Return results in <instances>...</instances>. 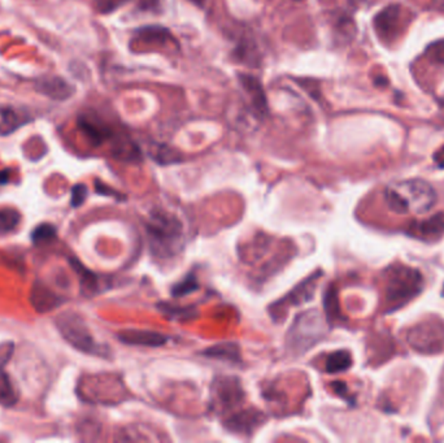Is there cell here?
I'll return each mask as SVG.
<instances>
[{
  "label": "cell",
  "mask_w": 444,
  "mask_h": 443,
  "mask_svg": "<svg viewBox=\"0 0 444 443\" xmlns=\"http://www.w3.org/2000/svg\"><path fill=\"white\" fill-rule=\"evenodd\" d=\"M384 197L387 207L397 215H425L436 203L434 187L420 178L390 184Z\"/></svg>",
  "instance_id": "6da1fadb"
},
{
  "label": "cell",
  "mask_w": 444,
  "mask_h": 443,
  "mask_svg": "<svg viewBox=\"0 0 444 443\" xmlns=\"http://www.w3.org/2000/svg\"><path fill=\"white\" fill-rule=\"evenodd\" d=\"M152 252L162 257H173L184 246L182 224L173 216L164 212L152 213L146 225Z\"/></svg>",
  "instance_id": "7a4b0ae2"
},
{
  "label": "cell",
  "mask_w": 444,
  "mask_h": 443,
  "mask_svg": "<svg viewBox=\"0 0 444 443\" xmlns=\"http://www.w3.org/2000/svg\"><path fill=\"white\" fill-rule=\"evenodd\" d=\"M423 283L419 269L392 266L386 272V301L392 308L407 304L422 292Z\"/></svg>",
  "instance_id": "3957f363"
},
{
  "label": "cell",
  "mask_w": 444,
  "mask_h": 443,
  "mask_svg": "<svg viewBox=\"0 0 444 443\" xmlns=\"http://www.w3.org/2000/svg\"><path fill=\"white\" fill-rule=\"evenodd\" d=\"M56 325L61 336L77 350L104 356V352L102 350L103 347L93 341V337L81 316L74 312H65L58 316Z\"/></svg>",
  "instance_id": "277c9868"
},
{
  "label": "cell",
  "mask_w": 444,
  "mask_h": 443,
  "mask_svg": "<svg viewBox=\"0 0 444 443\" xmlns=\"http://www.w3.org/2000/svg\"><path fill=\"white\" fill-rule=\"evenodd\" d=\"M407 341L421 354L441 352L444 350V325L436 320L423 321L409 330Z\"/></svg>",
  "instance_id": "5b68a950"
},
{
  "label": "cell",
  "mask_w": 444,
  "mask_h": 443,
  "mask_svg": "<svg viewBox=\"0 0 444 443\" xmlns=\"http://www.w3.org/2000/svg\"><path fill=\"white\" fill-rule=\"evenodd\" d=\"M78 128L82 134L93 146H102L107 140H113L115 134L100 118L91 114H83L78 117Z\"/></svg>",
  "instance_id": "8992f818"
},
{
  "label": "cell",
  "mask_w": 444,
  "mask_h": 443,
  "mask_svg": "<svg viewBox=\"0 0 444 443\" xmlns=\"http://www.w3.org/2000/svg\"><path fill=\"white\" fill-rule=\"evenodd\" d=\"M238 80L241 82V86L243 87V90L248 95L256 117L263 118V117L267 116L269 112L268 99H267V95L264 91L263 83L256 77L249 76V74H243V73H241L238 76Z\"/></svg>",
  "instance_id": "52a82bcc"
},
{
  "label": "cell",
  "mask_w": 444,
  "mask_h": 443,
  "mask_svg": "<svg viewBox=\"0 0 444 443\" xmlns=\"http://www.w3.org/2000/svg\"><path fill=\"white\" fill-rule=\"evenodd\" d=\"M35 90L54 100H67L76 91L74 86L58 76H46L35 82Z\"/></svg>",
  "instance_id": "ba28073f"
},
{
  "label": "cell",
  "mask_w": 444,
  "mask_h": 443,
  "mask_svg": "<svg viewBox=\"0 0 444 443\" xmlns=\"http://www.w3.org/2000/svg\"><path fill=\"white\" fill-rule=\"evenodd\" d=\"M30 302L38 312H48L63 303L61 298L43 283H35L30 294Z\"/></svg>",
  "instance_id": "9c48e42d"
},
{
  "label": "cell",
  "mask_w": 444,
  "mask_h": 443,
  "mask_svg": "<svg viewBox=\"0 0 444 443\" xmlns=\"http://www.w3.org/2000/svg\"><path fill=\"white\" fill-rule=\"evenodd\" d=\"M118 338L124 343L135 345V346H150V347H159L166 343L168 337L162 333L156 332H147V330H130L121 333Z\"/></svg>",
  "instance_id": "30bf717a"
},
{
  "label": "cell",
  "mask_w": 444,
  "mask_h": 443,
  "mask_svg": "<svg viewBox=\"0 0 444 443\" xmlns=\"http://www.w3.org/2000/svg\"><path fill=\"white\" fill-rule=\"evenodd\" d=\"M29 118L10 105H0V136H10L26 124Z\"/></svg>",
  "instance_id": "8fae6325"
},
{
  "label": "cell",
  "mask_w": 444,
  "mask_h": 443,
  "mask_svg": "<svg viewBox=\"0 0 444 443\" xmlns=\"http://www.w3.org/2000/svg\"><path fill=\"white\" fill-rule=\"evenodd\" d=\"M134 41L138 43H144V45H152V43H160L165 45L166 42H173L175 43L173 35L168 29L163 26H144L135 30L134 34Z\"/></svg>",
  "instance_id": "7c38bea8"
},
{
  "label": "cell",
  "mask_w": 444,
  "mask_h": 443,
  "mask_svg": "<svg viewBox=\"0 0 444 443\" xmlns=\"http://www.w3.org/2000/svg\"><path fill=\"white\" fill-rule=\"evenodd\" d=\"M399 17L400 8L397 6H391L386 8L385 11L381 12L374 20V26L378 35L382 38H388L394 32H397Z\"/></svg>",
  "instance_id": "4fadbf2b"
},
{
  "label": "cell",
  "mask_w": 444,
  "mask_h": 443,
  "mask_svg": "<svg viewBox=\"0 0 444 443\" xmlns=\"http://www.w3.org/2000/svg\"><path fill=\"white\" fill-rule=\"evenodd\" d=\"M17 400H19V394L14 386L12 385L10 376L0 367V404L10 407L16 404Z\"/></svg>",
  "instance_id": "5bb4252c"
},
{
  "label": "cell",
  "mask_w": 444,
  "mask_h": 443,
  "mask_svg": "<svg viewBox=\"0 0 444 443\" xmlns=\"http://www.w3.org/2000/svg\"><path fill=\"white\" fill-rule=\"evenodd\" d=\"M203 355L210 358H219V359H226L230 362H238L241 359L239 356V347L235 343H220L214 347H210L203 352Z\"/></svg>",
  "instance_id": "9a60e30c"
},
{
  "label": "cell",
  "mask_w": 444,
  "mask_h": 443,
  "mask_svg": "<svg viewBox=\"0 0 444 443\" xmlns=\"http://www.w3.org/2000/svg\"><path fill=\"white\" fill-rule=\"evenodd\" d=\"M419 232L425 238L435 239L436 237H441L444 233V213H439L421 222L419 225Z\"/></svg>",
  "instance_id": "2e32d148"
},
{
  "label": "cell",
  "mask_w": 444,
  "mask_h": 443,
  "mask_svg": "<svg viewBox=\"0 0 444 443\" xmlns=\"http://www.w3.org/2000/svg\"><path fill=\"white\" fill-rule=\"evenodd\" d=\"M351 365L352 359L348 351H337L327 356L326 371L329 374H338L347 371Z\"/></svg>",
  "instance_id": "e0dca14e"
},
{
  "label": "cell",
  "mask_w": 444,
  "mask_h": 443,
  "mask_svg": "<svg viewBox=\"0 0 444 443\" xmlns=\"http://www.w3.org/2000/svg\"><path fill=\"white\" fill-rule=\"evenodd\" d=\"M73 268L76 269L77 274L80 276V281H81L82 289H83V292L90 295V294H93L96 292V286H98V280H96V276L91 273L90 270L85 268L82 266L81 263L76 259H71L70 260Z\"/></svg>",
  "instance_id": "ac0fdd59"
},
{
  "label": "cell",
  "mask_w": 444,
  "mask_h": 443,
  "mask_svg": "<svg viewBox=\"0 0 444 443\" xmlns=\"http://www.w3.org/2000/svg\"><path fill=\"white\" fill-rule=\"evenodd\" d=\"M21 222L20 212L14 208H1L0 210V235L12 233Z\"/></svg>",
  "instance_id": "d6986e66"
},
{
  "label": "cell",
  "mask_w": 444,
  "mask_h": 443,
  "mask_svg": "<svg viewBox=\"0 0 444 443\" xmlns=\"http://www.w3.org/2000/svg\"><path fill=\"white\" fill-rule=\"evenodd\" d=\"M56 228L51 224H41L38 225L34 229V232L32 233V241L35 245H42V244H47L52 239L56 238Z\"/></svg>",
  "instance_id": "ffe728a7"
},
{
  "label": "cell",
  "mask_w": 444,
  "mask_h": 443,
  "mask_svg": "<svg viewBox=\"0 0 444 443\" xmlns=\"http://www.w3.org/2000/svg\"><path fill=\"white\" fill-rule=\"evenodd\" d=\"M234 58L245 61V63H258V55L255 51V46L248 45V42H242L239 46L234 50Z\"/></svg>",
  "instance_id": "44dd1931"
},
{
  "label": "cell",
  "mask_w": 444,
  "mask_h": 443,
  "mask_svg": "<svg viewBox=\"0 0 444 443\" xmlns=\"http://www.w3.org/2000/svg\"><path fill=\"white\" fill-rule=\"evenodd\" d=\"M199 289V283L194 276H187L185 280L175 285L172 294L173 296H185L190 292H197Z\"/></svg>",
  "instance_id": "7402d4cb"
},
{
  "label": "cell",
  "mask_w": 444,
  "mask_h": 443,
  "mask_svg": "<svg viewBox=\"0 0 444 443\" xmlns=\"http://www.w3.org/2000/svg\"><path fill=\"white\" fill-rule=\"evenodd\" d=\"M130 0H95V7L100 13H112Z\"/></svg>",
  "instance_id": "603a6c76"
},
{
  "label": "cell",
  "mask_w": 444,
  "mask_h": 443,
  "mask_svg": "<svg viewBox=\"0 0 444 443\" xmlns=\"http://www.w3.org/2000/svg\"><path fill=\"white\" fill-rule=\"evenodd\" d=\"M87 198V187L83 184H78L71 188V199L70 204L71 207H80L83 204V202Z\"/></svg>",
  "instance_id": "cb8c5ba5"
},
{
  "label": "cell",
  "mask_w": 444,
  "mask_h": 443,
  "mask_svg": "<svg viewBox=\"0 0 444 443\" xmlns=\"http://www.w3.org/2000/svg\"><path fill=\"white\" fill-rule=\"evenodd\" d=\"M155 159L159 163L164 164V159H166L168 163H172V162L177 160L178 158H177V155L169 147H166V146H159L157 147V152L155 153Z\"/></svg>",
  "instance_id": "d4e9b609"
},
{
  "label": "cell",
  "mask_w": 444,
  "mask_h": 443,
  "mask_svg": "<svg viewBox=\"0 0 444 443\" xmlns=\"http://www.w3.org/2000/svg\"><path fill=\"white\" fill-rule=\"evenodd\" d=\"M429 55L432 56L435 61H441L444 64V42H438L435 45H432L429 48Z\"/></svg>",
  "instance_id": "484cf974"
},
{
  "label": "cell",
  "mask_w": 444,
  "mask_h": 443,
  "mask_svg": "<svg viewBox=\"0 0 444 443\" xmlns=\"http://www.w3.org/2000/svg\"><path fill=\"white\" fill-rule=\"evenodd\" d=\"M10 169L0 171V185H5L10 181Z\"/></svg>",
  "instance_id": "4316f807"
},
{
  "label": "cell",
  "mask_w": 444,
  "mask_h": 443,
  "mask_svg": "<svg viewBox=\"0 0 444 443\" xmlns=\"http://www.w3.org/2000/svg\"><path fill=\"white\" fill-rule=\"evenodd\" d=\"M435 160H436V163L439 166L444 168V149L442 151H439L435 155Z\"/></svg>",
  "instance_id": "83f0119b"
},
{
  "label": "cell",
  "mask_w": 444,
  "mask_h": 443,
  "mask_svg": "<svg viewBox=\"0 0 444 443\" xmlns=\"http://www.w3.org/2000/svg\"><path fill=\"white\" fill-rule=\"evenodd\" d=\"M191 3H194V4H197V6H199V7H201L203 4H204V1L206 0H190Z\"/></svg>",
  "instance_id": "f1b7e54d"
},
{
  "label": "cell",
  "mask_w": 444,
  "mask_h": 443,
  "mask_svg": "<svg viewBox=\"0 0 444 443\" xmlns=\"http://www.w3.org/2000/svg\"><path fill=\"white\" fill-rule=\"evenodd\" d=\"M435 3H436V6H438L441 10H443L444 11V0H435Z\"/></svg>",
  "instance_id": "f546056e"
}]
</instances>
